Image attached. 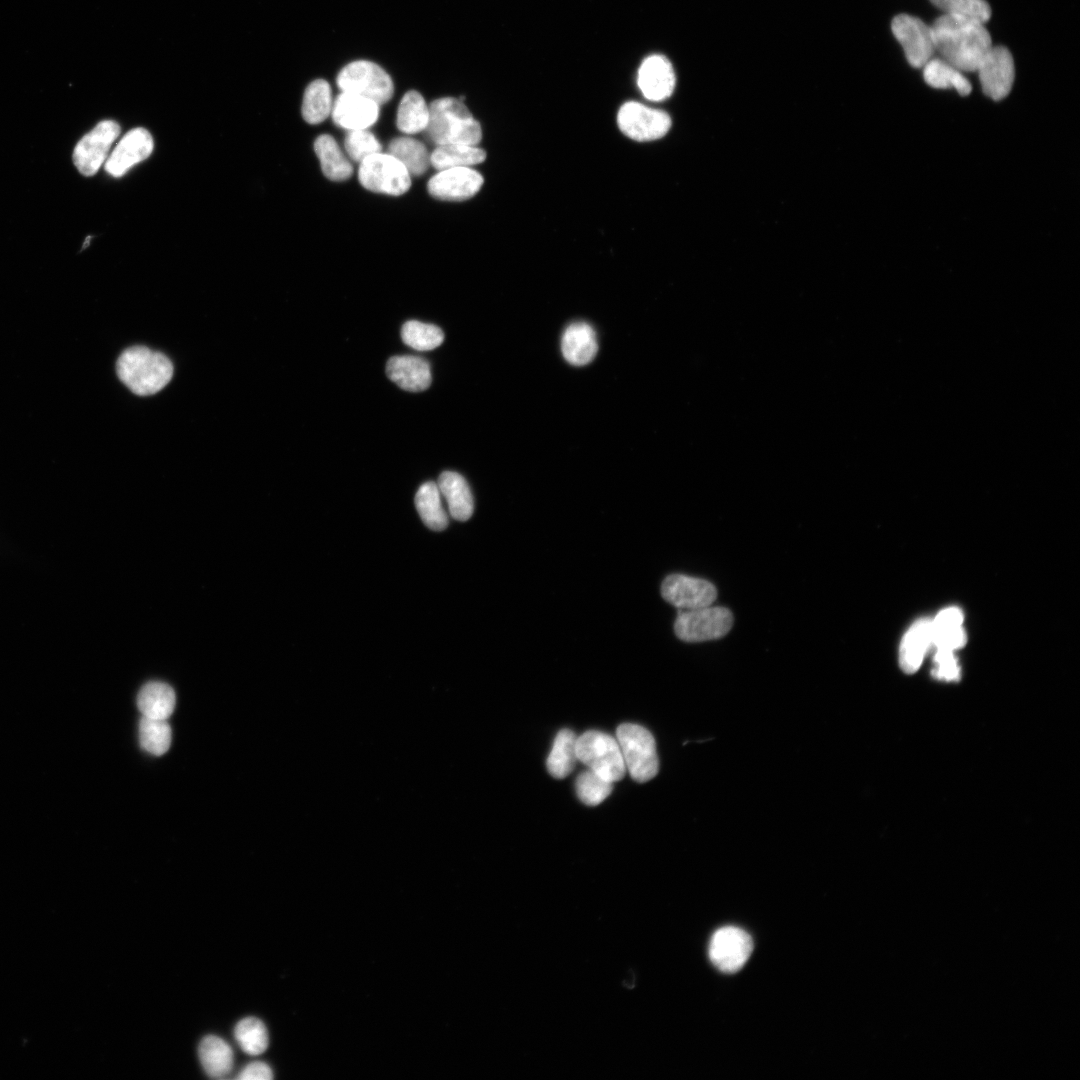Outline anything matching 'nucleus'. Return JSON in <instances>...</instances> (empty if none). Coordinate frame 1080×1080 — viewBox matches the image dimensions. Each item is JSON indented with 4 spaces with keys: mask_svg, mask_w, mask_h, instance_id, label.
I'll list each match as a JSON object with an SVG mask.
<instances>
[{
    "mask_svg": "<svg viewBox=\"0 0 1080 1080\" xmlns=\"http://www.w3.org/2000/svg\"><path fill=\"white\" fill-rule=\"evenodd\" d=\"M661 595L678 610H687L712 605L717 589L705 579L672 574L662 582Z\"/></svg>",
    "mask_w": 1080,
    "mask_h": 1080,
    "instance_id": "13",
    "label": "nucleus"
},
{
    "mask_svg": "<svg viewBox=\"0 0 1080 1080\" xmlns=\"http://www.w3.org/2000/svg\"><path fill=\"white\" fill-rule=\"evenodd\" d=\"M932 675L942 681H957L960 678V667L954 655V651L947 649H935L934 668Z\"/></svg>",
    "mask_w": 1080,
    "mask_h": 1080,
    "instance_id": "40",
    "label": "nucleus"
},
{
    "mask_svg": "<svg viewBox=\"0 0 1080 1080\" xmlns=\"http://www.w3.org/2000/svg\"><path fill=\"white\" fill-rule=\"evenodd\" d=\"M575 788L582 803L587 806H596L611 794L613 782L587 768L578 775Z\"/></svg>",
    "mask_w": 1080,
    "mask_h": 1080,
    "instance_id": "37",
    "label": "nucleus"
},
{
    "mask_svg": "<svg viewBox=\"0 0 1080 1080\" xmlns=\"http://www.w3.org/2000/svg\"><path fill=\"white\" fill-rule=\"evenodd\" d=\"M241 1080H269L273 1078L271 1068L263 1062H252L239 1073Z\"/></svg>",
    "mask_w": 1080,
    "mask_h": 1080,
    "instance_id": "41",
    "label": "nucleus"
},
{
    "mask_svg": "<svg viewBox=\"0 0 1080 1080\" xmlns=\"http://www.w3.org/2000/svg\"><path fill=\"white\" fill-rule=\"evenodd\" d=\"M388 153L398 159L413 176H421L430 165L427 148L422 142L412 137L392 139L388 145Z\"/></svg>",
    "mask_w": 1080,
    "mask_h": 1080,
    "instance_id": "31",
    "label": "nucleus"
},
{
    "mask_svg": "<svg viewBox=\"0 0 1080 1080\" xmlns=\"http://www.w3.org/2000/svg\"><path fill=\"white\" fill-rule=\"evenodd\" d=\"M935 50L960 71H976L992 47L984 23L955 14H944L931 25Z\"/></svg>",
    "mask_w": 1080,
    "mask_h": 1080,
    "instance_id": "1",
    "label": "nucleus"
},
{
    "mask_svg": "<svg viewBox=\"0 0 1080 1080\" xmlns=\"http://www.w3.org/2000/svg\"><path fill=\"white\" fill-rule=\"evenodd\" d=\"M235 1038L244 1052L259 1055L268 1047V1033L264 1023L255 1017L240 1020L234 1029Z\"/></svg>",
    "mask_w": 1080,
    "mask_h": 1080,
    "instance_id": "36",
    "label": "nucleus"
},
{
    "mask_svg": "<svg viewBox=\"0 0 1080 1080\" xmlns=\"http://www.w3.org/2000/svg\"><path fill=\"white\" fill-rule=\"evenodd\" d=\"M336 81L342 92L363 96L378 105L388 102L394 93L390 75L368 60L350 62L340 70Z\"/></svg>",
    "mask_w": 1080,
    "mask_h": 1080,
    "instance_id": "6",
    "label": "nucleus"
},
{
    "mask_svg": "<svg viewBox=\"0 0 1080 1080\" xmlns=\"http://www.w3.org/2000/svg\"><path fill=\"white\" fill-rule=\"evenodd\" d=\"M199 1059L204 1071L213 1078L228 1075L233 1067V1051L229 1044L215 1035L204 1037L199 1045Z\"/></svg>",
    "mask_w": 1080,
    "mask_h": 1080,
    "instance_id": "26",
    "label": "nucleus"
},
{
    "mask_svg": "<svg viewBox=\"0 0 1080 1080\" xmlns=\"http://www.w3.org/2000/svg\"><path fill=\"white\" fill-rule=\"evenodd\" d=\"M332 106V90L326 80L316 79L306 87L301 112L307 123L323 122L331 114Z\"/></svg>",
    "mask_w": 1080,
    "mask_h": 1080,
    "instance_id": "33",
    "label": "nucleus"
},
{
    "mask_svg": "<svg viewBox=\"0 0 1080 1080\" xmlns=\"http://www.w3.org/2000/svg\"><path fill=\"white\" fill-rule=\"evenodd\" d=\"M153 148L151 134L145 128H134L126 133L110 152L104 163L105 171L113 177H121L131 167L147 159Z\"/></svg>",
    "mask_w": 1080,
    "mask_h": 1080,
    "instance_id": "16",
    "label": "nucleus"
},
{
    "mask_svg": "<svg viewBox=\"0 0 1080 1080\" xmlns=\"http://www.w3.org/2000/svg\"><path fill=\"white\" fill-rule=\"evenodd\" d=\"M415 505L427 527L435 531L446 528L448 516L442 505L437 483L428 481L422 484L415 495Z\"/></svg>",
    "mask_w": 1080,
    "mask_h": 1080,
    "instance_id": "30",
    "label": "nucleus"
},
{
    "mask_svg": "<svg viewBox=\"0 0 1080 1080\" xmlns=\"http://www.w3.org/2000/svg\"><path fill=\"white\" fill-rule=\"evenodd\" d=\"M891 29L912 67L921 68L931 59L935 51L931 26L917 17L899 14L893 18Z\"/></svg>",
    "mask_w": 1080,
    "mask_h": 1080,
    "instance_id": "12",
    "label": "nucleus"
},
{
    "mask_svg": "<svg viewBox=\"0 0 1080 1080\" xmlns=\"http://www.w3.org/2000/svg\"><path fill=\"white\" fill-rule=\"evenodd\" d=\"M428 120L429 106L423 96L415 90L406 92L398 106L397 128L405 134H416L425 130Z\"/></svg>",
    "mask_w": 1080,
    "mask_h": 1080,
    "instance_id": "29",
    "label": "nucleus"
},
{
    "mask_svg": "<svg viewBox=\"0 0 1080 1080\" xmlns=\"http://www.w3.org/2000/svg\"><path fill=\"white\" fill-rule=\"evenodd\" d=\"M925 82L934 88H954L960 95L966 96L972 90L971 83L962 71L940 58L930 59L923 66Z\"/></svg>",
    "mask_w": 1080,
    "mask_h": 1080,
    "instance_id": "32",
    "label": "nucleus"
},
{
    "mask_svg": "<svg viewBox=\"0 0 1080 1080\" xmlns=\"http://www.w3.org/2000/svg\"><path fill=\"white\" fill-rule=\"evenodd\" d=\"M486 152L478 146L446 144L437 146L430 155V164L437 170L471 167L482 163Z\"/></svg>",
    "mask_w": 1080,
    "mask_h": 1080,
    "instance_id": "28",
    "label": "nucleus"
},
{
    "mask_svg": "<svg viewBox=\"0 0 1080 1080\" xmlns=\"http://www.w3.org/2000/svg\"><path fill=\"white\" fill-rule=\"evenodd\" d=\"M119 379L135 394L148 396L159 392L171 380L173 365L162 353L143 346L122 352L116 363Z\"/></svg>",
    "mask_w": 1080,
    "mask_h": 1080,
    "instance_id": "3",
    "label": "nucleus"
},
{
    "mask_svg": "<svg viewBox=\"0 0 1080 1080\" xmlns=\"http://www.w3.org/2000/svg\"><path fill=\"white\" fill-rule=\"evenodd\" d=\"M733 625V615L725 607L705 606L678 610L674 632L685 642H703L726 635Z\"/></svg>",
    "mask_w": 1080,
    "mask_h": 1080,
    "instance_id": "8",
    "label": "nucleus"
},
{
    "mask_svg": "<svg viewBox=\"0 0 1080 1080\" xmlns=\"http://www.w3.org/2000/svg\"><path fill=\"white\" fill-rule=\"evenodd\" d=\"M120 134V126L113 120L99 122L76 144L73 162L84 176H93L105 163L110 149Z\"/></svg>",
    "mask_w": 1080,
    "mask_h": 1080,
    "instance_id": "10",
    "label": "nucleus"
},
{
    "mask_svg": "<svg viewBox=\"0 0 1080 1080\" xmlns=\"http://www.w3.org/2000/svg\"><path fill=\"white\" fill-rule=\"evenodd\" d=\"M616 739L626 771L636 782L645 783L657 775L659 760L650 731L638 724L623 723L617 728Z\"/></svg>",
    "mask_w": 1080,
    "mask_h": 1080,
    "instance_id": "4",
    "label": "nucleus"
},
{
    "mask_svg": "<svg viewBox=\"0 0 1080 1080\" xmlns=\"http://www.w3.org/2000/svg\"><path fill=\"white\" fill-rule=\"evenodd\" d=\"M932 648L930 620L922 618L912 624L899 649V664L906 673L916 672Z\"/></svg>",
    "mask_w": 1080,
    "mask_h": 1080,
    "instance_id": "21",
    "label": "nucleus"
},
{
    "mask_svg": "<svg viewBox=\"0 0 1080 1080\" xmlns=\"http://www.w3.org/2000/svg\"><path fill=\"white\" fill-rule=\"evenodd\" d=\"M962 624L963 613L959 608L949 607L940 611L930 621L932 647L955 651L964 646L967 636Z\"/></svg>",
    "mask_w": 1080,
    "mask_h": 1080,
    "instance_id": "23",
    "label": "nucleus"
},
{
    "mask_svg": "<svg viewBox=\"0 0 1080 1080\" xmlns=\"http://www.w3.org/2000/svg\"><path fill=\"white\" fill-rule=\"evenodd\" d=\"M90 240H91V236H88V237H87V238L85 239V242H84V244H83V249H84V248H86V247H87V245H89V243H90Z\"/></svg>",
    "mask_w": 1080,
    "mask_h": 1080,
    "instance_id": "42",
    "label": "nucleus"
},
{
    "mask_svg": "<svg viewBox=\"0 0 1080 1080\" xmlns=\"http://www.w3.org/2000/svg\"><path fill=\"white\" fill-rule=\"evenodd\" d=\"M137 706L145 717L167 720L175 708L174 690L163 682H149L139 691Z\"/></svg>",
    "mask_w": 1080,
    "mask_h": 1080,
    "instance_id": "25",
    "label": "nucleus"
},
{
    "mask_svg": "<svg viewBox=\"0 0 1080 1080\" xmlns=\"http://www.w3.org/2000/svg\"><path fill=\"white\" fill-rule=\"evenodd\" d=\"M577 736L570 729L560 730L553 742L546 766L549 774L556 779L567 777L574 769L577 759Z\"/></svg>",
    "mask_w": 1080,
    "mask_h": 1080,
    "instance_id": "27",
    "label": "nucleus"
},
{
    "mask_svg": "<svg viewBox=\"0 0 1080 1080\" xmlns=\"http://www.w3.org/2000/svg\"><path fill=\"white\" fill-rule=\"evenodd\" d=\"M617 125L628 138L637 142H649L667 134L671 127V118L663 110L637 101H628L618 110Z\"/></svg>",
    "mask_w": 1080,
    "mask_h": 1080,
    "instance_id": "9",
    "label": "nucleus"
},
{
    "mask_svg": "<svg viewBox=\"0 0 1080 1080\" xmlns=\"http://www.w3.org/2000/svg\"><path fill=\"white\" fill-rule=\"evenodd\" d=\"M344 146L348 155L356 162L374 153L381 152L382 146L373 133L367 129L349 130Z\"/></svg>",
    "mask_w": 1080,
    "mask_h": 1080,
    "instance_id": "39",
    "label": "nucleus"
},
{
    "mask_svg": "<svg viewBox=\"0 0 1080 1080\" xmlns=\"http://www.w3.org/2000/svg\"><path fill=\"white\" fill-rule=\"evenodd\" d=\"M676 77L671 62L663 55L652 54L644 58L637 71V85L649 101L667 99L674 91Z\"/></svg>",
    "mask_w": 1080,
    "mask_h": 1080,
    "instance_id": "17",
    "label": "nucleus"
},
{
    "mask_svg": "<svg viewBox=\"0 0 1080 1080\" xmlns=\"http://www.w3.org/2000/svg\"><path fill=\"white\" fill-rule=\"evenodd\" d=\"M139 740L142 748L153 755L167 752L171 744V729L167 720L142 716Z\"/></svg>",
    "mask_w": 1080,
    "mask_h": 1080,
    "instance_id": "34",
    "label": "nucleus"
},
{
    "mask_svg": "<svg viewBox=\"0 0 1080 1080\" xmlns=\"http://www.w3.org/2000/svg\"><path fill=\"white\" fill-rule=\"evenodd\" d=\"M314 150L326 178L341 182L351 177L353 167L331 135H319L314 141Z\"/></svg>",
    "mask_w": 1080,
    "mask_h": 1080,
    "instance_id": "24",
    "label": "nucleus"
},
{
    "mask_svg": "<svg viewBox=\"0 0 1080 1080\" xmlns=\"http://www.w3.org/2000/svg\"><path fill=\"white\" fill-rule=\"evenodd\" d=\"M983 92L995 101L1005 98L1011 91L1014 77L1013 57L1004 46L991 47L977 70Z\"/></svg>",
    "mask_w": 1080,
    "mask_h": 1080,
    "instance_id": "14",
    "label": "nucleus"
},
{
    "mask_svg": "<svg viewBox=\"0 0 1080 1080\" xmlns=\"http://www.w3.org/2000/svg\"><path fill=\"white\" fill-rule=\"evenodd\" d=\"M427 138L436 146L464 144L477 146L482 139L480 123L462 100L443 97L429 105Z\"/></svg>",
    "mask_w": 1080,
    "mask_h": 1080,
    "instance_id": "2",
    "label": "nucleus"
},
{
    "mask_svg": "<svg viewBox=\"0 0 1080 1080\" xmlns=\"http://www.w3.org/2000/svg\"><path fill=\"white\" fill-rule=\"evenodd\" d=\"M483 176L471 167H454L440 170L427 183L429 194L439 200L463 201L479 192Z\"/></svg>",
    "mask_w": 1080,
    "mask_h": 1080,
    "instance_id": "15",
    "label": "nucleus"
},
{
    "mask_svg": "<svg viewBox=\"0 0 1080 1080\" xmlns=\"http://www.w3.org/2000/svg\"><path fill=\"white\" fill-rule=\"evenodd\" d=\"M335 125L349 130L367 129L379 117V105L363 96L341 92L335 99L332 111Z\"/></svg>",
    "mask_w": 1080,
    "mask_h": 1080,
    "instance_id": "18",
    "label": "nucleus"
},
{
    "mask_svg": "<svg viewBox=\"0 0 1080 1080\" xmlns=\"http://www.w3.org/2000/svg\"><path fill=\"white\" fill-rule=\"evenodd\" d=\"M358 179L369 191L391 196L406 193L411 186V175L406 167L389 153H374L359 165Z\"/></svg>",
    "mask_w": 1080,
    "mask_h": 1080,
    "instance_id": "7",
    "label": "nucleus"
},
{
    "mask_svg": "<svg viewBox=\"0 0 1080 1080\" xmlns=\"http://www.w3.org/2000/svg\"><path fill=\"white\" fill-rule=\"evenodd\" d=\"M561 350L565 360L572 365L590 363L598 351L594 329L585 322L570 324L563 333Z\"/></svg>",
    "mask_w": 1080,
    "mask_h": 1080,
    "instance_id": "20",
    "label": "nucleus"
},
{
    "mask_svg": "<svg viewBox=\"0 0 1080 1080\" xmlns=\"http://www.w3.org/2000/svg\"><path fill=\"white\" fill-rule=\"evenodd\" d=\"M577 759L588 769L615 783L626 774V767L616 738L597 730L577 737Z\"/></svg>",
    "mask_w": 1080,
    "mask_h": 1080,
    "instance_id": "5",
    "label": "nucleus"
},
{
    "mask_svg": "<svg viewBox=\"0 0 1080 1080\" xmlns=\"http://www.w3.org/2000/svg\"><path fill=\"white\" fill-rule=\"evenodd\" d=\"M753 951L751 936L741 928L726 926L714 932L708 954L713 965L724 973L740 970Z\"/></svg>",
    "mask_w": 1080,
    "mask_h": 1080,
    "instance_id": "11",
    "label": "nucleus"
},
{
    "mask_svg": "<svg viewBox=\"0 0 1080 1080\" xmlns=\"http://www.w3.org/2000/svg\"><path fill=\"white\" fill-rule=\"evenodd\" d=\"M437 485L441 496L447 502L451 517L459 521L468 520L473 514L474 502L464 477L457 472L444 471L440 474Z\"/></svg>",
    "mask_w": 1080,
    "mask_h": 1080,
    "instance_id": "22",
    "label": "nucleus"
},
{
    "mask_svg": "<svg viewBox=\"0 0 1080 1080\" xmlns=\"http://www.w3.org/2000/svg\"><path fill=\"white\" fill-rule=\"evenodd\" d=\"M403 342L418 351H428L440 346L444 340L442 330L433 325L410 320L401 329Z\"/></svg>",
    "mask_w": 1080,
    "mask_h": 1080,
    "instance_id": "35",
    "label": "nucleus"
},
{
    "mask_svg": "<svg viewBox=\"0 0 1080 1080\" xmlns=\"http://www.w3.org/2000/svg\"><path fill=\"white\" fill-rule=\"evenodd\" d=\"M945 14H955L977 19L983 23L991 17V8L986 0H930Z\"/></svg>",
    "mask_w": 1080,
    "mask_h": 1080,
    "instance_id": "38",
    "label": "nucleus"
},
{
    "mask_svg": "<svg viewBox=\"0 0 1080 1080\" xmlns=\"http://www.w3.org/2000/svg\"><path fill=\"white\" fill-rule=\"evenodd\" d=\"M390 380L410 392L426 390L432 380L430 364L417 356H393L386 365Z\"/></svg>",
    "mask_w": 1080,
    "mask_h": 1080,
    "instance_id": "19",
    "label": "nucleus"
}]
</instances>
